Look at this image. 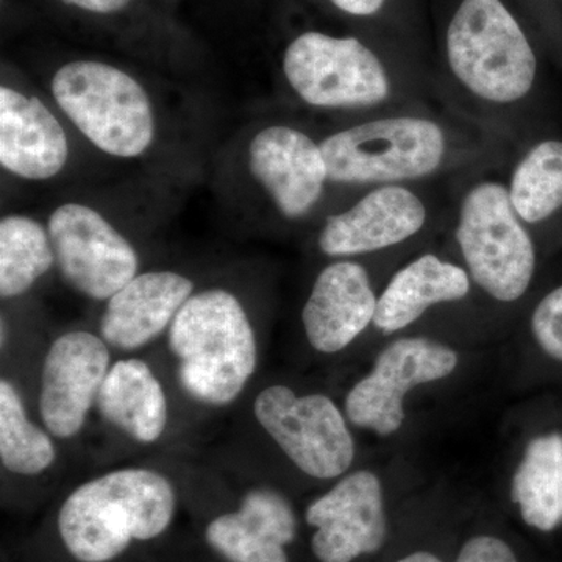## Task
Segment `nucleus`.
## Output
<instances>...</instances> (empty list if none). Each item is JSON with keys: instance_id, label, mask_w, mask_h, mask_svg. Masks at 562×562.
Listing matches in <instances>:
<instances>
[{"instance_id": "1", "label": "nucleus", "mask_w": 562, "mask_h": 562, "mask_svg": "<svg viewBox=\"0 0 562 562\" xmlns=\"http://www.w3.org/2000/svg\"><path fill=\"white\" fill-rule=\"evenodd\" d=\"M177 505L172 480L157 469H113L69 492L57 514L58 538L74 561L113 562L135 543L161 538Z\"/></svg>"}, {"instance_id": "2", "label": "nucleus", "mask_w": 562, "mask_h": 562, "mask_svg": "<svg viewBox=\"0 0 562 562\" xmlns=\"http://www.w3.org/2000/svg\"><path fill=\"white\" fill-rule=\"evenodd\" d=\"M180 390L205 408L233 405L258 368L249 310L231 288L195 290L166 333Z\"/></svg>"}, {"instance_id": "3", "label": "nucleus", "mask_w": 562, "mask_h": 562, "mask_svg": "<svg viewBox=\"0 0 562 562\" xmlns=\"http://www.w3.org/2000/svg\"><path fill=\"white\" fill-rule=\"evenodd\" d=\"M49 95L70 127L105 157L146 160L160 144V103L121 66L88 58L63 63L50 76Z\"/></svg>"}, {"instance_id": "4", "label": "nucleus", "mask_w": 562, "mask_h": 562, "mask_svg": "<svg viewBox=\"0 0 562 562\" xmlns=\"http://www.w3.org/2000/svg\"><path fill=\"white\" fill-rule=\"evenodd\" d=\"M457 79L484 101L524 99L536 80L535 52L501 0H462L447 32Z\"/></svg>"}, {"instance_id": "5", "label": "nucleus", "mask_w": 562, "mask_h": 562, "mask_svg": "<svg viewBox=\"0 0 562 562\" xmlns=\"http://www.w3.org/2000/svg\"><path fill=\"white\" fill-rule=\"evenodd\" d=\"M328 180L386 183L419 179L441 165L446 139L438 124L420 117L364 122L321 143Z\"/></svg>"}, {"instance_id": "6", "label": "nucleus", "mask_w": 562, "mask_h": 562, "mask_svg": "<svg viewBox=\"0 0 562 562\" xmlns=\"http://www.w3.org/2000/svg\"><path fill=\"white\" fill-rule=\"evenodd\" d=\"M457 239L473 280L491 297H524L536 272V247L503 184L486 181L469 192Z\"/></svg>"}, {"instance_id": "7", "label": "nucleus", "mask_w": 562, "mask_h": 562, "mask_svg": "<svg viewBox=\"0 0 562 562\" xmlns=\"http://www.w3.org/2000/svg\"><path fill=\"white\" fill-rule=\"evenodd\" d=\"M46 225L58 272L77 294L105 303L140 272L135 244L98 206L63 202Z\"/></svg>"}, {"instance_id": "8", "label": "nucleus", "mask_w": 562, "mask_h": 562, "mask_svg": "<svg viewBox=\"0 0 562 562\" xmlns=\"http://www.w3.org/2000/svg\"><path fill=\"white\" fill-rule=\"evenodd\" d=\"M254 416L305 475L333 480L349 471L353 438L341 409L327 395H299L283 384H272L255 398Z\"/></svg>"}, {"instance_id": "9", "label": "nucleus", "mask_w": 562, "mask_h": 562, "mask_svg": "<svg viewBox=\"0 0 562 562\" xmlns=\"http://www.w3.org/2000/svg\"><path fill=\"white\" fill-rule=\"evenodd\" d=\"M283 74L291 90L316 109H364L390 94L382 63L357 38L302 33L284 50Z\"/></svg>"}, {"instance_id": "10", "label": "nucleus", "mask_w": 562, "mask_h": 562, "mask_svg": "<svg viewBox=\"0 0 562 562\" xmlns=\"http://www.w3.org/2000/svg\"><path fill=\"white\" fill-rule=\"evenodd\" d=\"M111 364V347L99 333L69 330L50 342L41 364L38 413L55 439L83 431Z\"/></svg>"}, {"instance_id": "11", "label": "nucleus", "mask_w": 562, "mask_h": 562, "mask_svg": "<svg viewBox=\"0 0 562 562\" xmlns=\"http://www.w3.org/2000/svg\"><path fill=\"white\" fill-rule=\"evenodd\" d=\"M457 364V353L450 347L424 338L398 339L379 355L372 372L347 394V419L376 435H392L405 419L406 392L446 379Z\"/></svg>"}, {"instance_id": "12", "label": "nucleus", "mask_w": 562, "mask_h": 562, "mask_svg": "<svg viewBox=\"0 0 562 562\" xmlns=\"http://www.w3.org/2000/svg\"><path fill=\"white\" fill-rule=\"evenodd\" d=\"M244 168L284 220H302L328 180L321 144L290 125H266L244 147Z\"/></svg>"}, {"instance_id": "13", "label": "nucleus", "mask_w": 562, "mask_h": 562, "mask_svg": "<svg viewBox=\"0 0 562 562\" xmlns=\"http://www.w3.org/2000/svg\"><path fill=\"white\" fill-rule=\"evenodd\" d=\"M305 520L314 528L312 552L319 562L376 553L387 535L382 483L369 471L349 473L310 503Z\"/></svg>"}, {"instance_id": "14", "label": "nucleus", "mask_w": 562, "mask_h": 562, "mask_svg": "<svg viewBox=\"0 0 562 562\" xmlns=\"http://www.w3.org/2000/svg\"><path fill=\"white\" fill-rule=\"evenodd\" d=\"M72 147L65 117L35 92L0 87V165L32 183L55 180L68 169Z\"/></svg>"}, {"instance_id": "15", "label": "nucleus", "mask_w": 562, "mask_h": 562, "mask_svg": "<svg viewBox=\"0 0 562 562\" xmlns=\"http://www.w3.org/2000/svg\"><path fill=\"white\" fill-rule=\"evenodd\" d=\"M195 281L173 269L139 272L103 306L99 335L111 350L133 353L168 333Z\"/></svg>"}, {"instance_id": "16", "label": "nucleus", "mask_w": 562, "mask_h": 562, "mask_svg": "<svg viewBox=\"0 0 562 562\" xmlns=\"http://www.w3.org/2000/svg\"><path fill=\"white\" fill-rule=\"evenodd\" d=\"M297 528L294 508L281 492L255 486L244 492L238 508L206 524L205 541L228 562H290L286 547Z\"/></svg>"}, {"instance_id": "17", "label": "nucleus", "mask_w": 562, "mask_h": 562, "mask_svg": "<svg viewBox=\"0 0 562 562\" xmlns=\"http://www.w3.org/2000/svg\"><path fill=\"white\" fill-rule=\"evenodd\" d=\"M427 211L412 191L384 187L357 205L333 214L319 233V249L328 257H353L395 246L424 227Z\"/></svg>"}, {"instance_id": "18", "label": "nucleus", "mask_w": 562, "mask_h": 562, "mask_svg": "<svg viewBox=\"0 0 562 562\" xmlns=\"http://www.w3.org/2000/svg\"><path fill=\"white\" fill-rule=\"evenodd\" d=\"M376 303L362 266L351 261L327 266L303 306V330L310 346L328 355L346 349L373 322Z\"/></svg>"}, {"instance_id": "19", "label": "nucleus", "mask_w": 562, "mask_h": 562, "mask_svg": "<svg viewBox=\"0 0 562 562\" xmlns=\"http://www.w3.org/2000/svg\"><path fill=\"white\" fill-rule=\"evenodd\" d=\"M95 412L106 425L140 446L160 441L168 430V394L160 376L140 358L113 361Z\"/></svg>"}, {"instance_id": "20", "label": "nucleus", "mask_w": 562, "mask_h": 562, "mask_svg": "<svg viewBox=\"0 0 562 562\" xmlns=\"http://www.w3.org/2000/svg\"><path fill=\"white\" fill-rule=\"evenodd\" d=\"M468 292V273L435 255H424L395 273L376 303L373 325L383 333L402 330L430 306L461 301Z\"/></svg>"}, {"instance_id": "21", "label": "nucleus", "mask_w": 562, "mask_h": 562, "mask_svg": "<svg viewBox=\"0 0 562 562\" xmlns=\"http://www.w3.org/2000/svg\"><path fill=\"white\" fill-rule=\"evenodd\" d=\"M520 517L536 531H557L562 525V431L550 430L527 443L512 483Z\"/></svg>"}, {"instance_id": "22", "label": "nucleus", "mask_w": 562, "mask_h": 562, "mask_svg": "<svg viewBox=\"0 0 562 562\" xmlns=\"http://www.w3.org/2000/svg\"><path fill=\"white\" fill-rule=\"evenodd\" d=\"M54 268L57 257L47 225L29 214H5L0 221L2 301L24 297Z\"/></svg>"}, {"instance_id": "23", "label": "nucleus", "mask_w": 562, "mask_h": 562, "mask_svg": "<svg viewBox=\"0 0 562 562\" xmlns=\"http://www.w3.org/2000/svg\"><path fill=\"white\" fill-rule=\"evenodd\" d=\"M58 458L52 432L31 419L24 397L7 376L0 380V462L18 476H38Z\"/></svg>"}, {"instance_id": "24", "label": "nucleus", "mask_w": 562, "mask_h": 562, "mask_svg": "<svg viewBox=\"0 0 562 562\" xmlns=\"http://www.w3.org/2000/svg\"><path fill=\"white\" fill-rule=\"evenodd\" d=\"M509 198L517 216L541 224L562 211V139L536 144L513 173Z\"/></svg>"}, {"instance_id": "25", "label": "nucleus", "mask_w": 562, "mask_h": 562, "mask_svg": "<svg viewBox=\"0 0 562 562\" xmlns=\"http://www.w3.org/2000/svg\"><path fill=\"white\" fill-rule=\"evenodd\" d=\"M531 333L539 350L562 364V283L547 292L532 310Z\"/></svg>"}, {"instance_id": "26", "label": "nucleus", "mask_w": 562, "mask_h": 562, "mask_svg": "<svg viewBox=\"0 0 562 562\" xmlns=\"http://www.w3.org/2000/svg\"><path fill=\"white\" fill-rule=\"evenodd\" d=\"M454 562H519L512 547L501 538L482 535L462 546Z\"/></svg>"}, {"instance_id": "27", "label": "nucleus", "mask_w": 562, "mask_h": 562, "mask_svg": "<svg viewBox=\"0 0 562 562\" xmlns=\"http://www.w3.org/2000/svg\"><path fill=\"white\" fill-rule=\"evenodd\" d=\"M65 5L74 7L87 13L110 16L117 14L132 5L133 0H61Z\"/></svg>"}, {"instance_id": "28", "label": "nucleus", "mask_w": 562, "mask_h": 562, "mask_svg": "<svg viewBox=\"0 0 562 562\" xmlns=\"http://www.w3.org/2000/svg\"><path fill=\"white\" fill-rule=\"evenodd\" d=\"M339 10L355 16H371L382 9L384 0H331Z\"/></svg>"}, {"instance_id": "29", "label": "nucleus", "mask_w": 562, "mask_h": 562, "mask_svg": "<svg viewBox=\"0 0 562 562\" xmlns=\"http://www.w3.org/2000/svg\"><path fill=\"white\" fill-rule=\"evenodd\" d=\"M397 562H442L439 560L436 554H432L430 552H414L412 554H406V557H403L402 560H398Z\"/></svg>"}]
</instances>
